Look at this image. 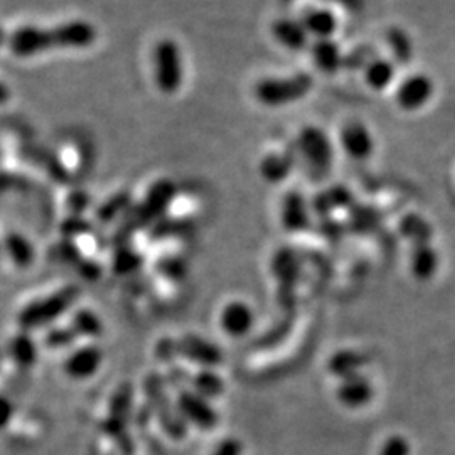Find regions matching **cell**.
I'll use <instances>...</instances> for the list:
<instances>
[{"instance_id": "f546056e", "label": "cell", "mask_w": 455, "mask_h": 455, "mask_svg": "<svg viewBox=\"0 0 455 455\" xmlns=\"http://www.w3.org/2000/svg\"><path fill=\"white\" fill-rule=\"evenodd\" d=\"M214 455H240V445L233 440H228L216 449Z\"/></svg>"}, {"instance_id": "7a4b0ae2", "label": "cell", "mask_w": 455, "mask_h": 455, "mask_svg": "<svg viewBox=\"0 0 455 455\" xmlns=\"http://www.w3.org/2000/svg\"><path fill=\"white\" fill-rule=\"evenodd\" d=\"M314 88L307 73H293L287 76H265L253 86V97L267 108H283L302 101Z\"/></svg>"}, {"instance_id": "4fadbf2b", "label": "cell", "mask_w": 455, "mask_h": 455, "mask_svg": "<svg viewBox=\"0 0 455 455\" xmlns=\"http://www.w3.org/2000/svg\"><path fill=\"white\" fill-rule=\"evenodd\" d=\"M307 52L312 66L325 76L338 75L346 63V54L342 52L341 44L336 39L312 41Z\"/></svg>"}, {"instance_id": "6da1fadb", "label": "cell", "mask_w": 455, "mask_h": 455, "mask_svg": "<svg viewBox=\"0 0 455 455\" xmlns=\"http://www.w3.org/2000/svg\"><path fill=\"white\" fill-rule=\"evenodd\" d=\"M295 157L302 161L310 176L323 178L334 165L336 144L323 127L306 125L297 133Z\"/></svg>"}, {"instance_id": "30bf717a", "label": "cell", "mask_w": 455, "mask_h": 455, "mask_svg": "<svg viewBox=\"0 0 455 455\" xmlns=\"http://www.w3.org/2000/svg\"><path fill=\"white\" fill-rule=\"evenodd\" d=\"M178 411L184 422L193 423L197 428L212 430L218 423V417L214 413L208 398L201 396L195 390H182L178 395Z\"/></svg>"}, {"instance_id": "603a6c76", "label": "cell", "mask_w": 455, "mask_h": 455, "mask_svg": "<svg viewBox=\"0 0 455 455\" xmlns=\"http://www.w3.org/2000/svg\"><path fill=\"white\" fill-rule=\"evenodd\" d=\"M387 43H388V49H390V58L400 65L402 60L408 61L411 56V41L410 36L402 29H391L390 34L387 36Z\"/></svg>"}, {"instance_id": "f1b7e54d", "label": "cell", "mask_w": 455, "mask_h": 455, "mask_svg": "<svg viewBox=\"0 0 455 455\" xmlns=\"http://www.w3.org/2000/svg\"><path fill=\"white\" fill-rule=\"evenodd\" d=\"M14 417V405L7 396H0V430H4Z\"/></svg>"}, {"instance_id": "8fae6325", "label": "cell", "mask_w": 455, "mask_h": 455, "mask_svg": "<svg viewBox=\"0 0 455 455\" xmlns=\"http://www.w3.org/2000/svg\"><path fill=\"white\" fill-rule=\"evenodd\" d=\"M364 84L374 92L383 93L395 88L398 83V65L390 56H373L363 65Z\"/></svg>"}, {"instance_id": "ba28073f", "label": "cell", "mask_w": 455, "mask_h": 455, "mask_svg": "<svg viewBox=\"0 0 455 455\" xmlns=\"http://www.w3.org/2000/svg\"><path fill=\"white\" fill-rule=\"evenodd\" d=\"M54 49L60 51H83L92 48L97 41V28L83 19L65 20L51 28Z\"/></svg>"}, {"instance_id": "5bb4252c", "label": "cell", "mask_w": 455, "mask_h": 455, "mask_svg": "<svg viewBox=\"0 0 455 455\" xmlns=\"http://www.w3.org/2000/svg\"><path fill=\"white\" fill-rule=\"evenodd\" d=\"M101 361H103L101 349L93 344H84L68 355L63 370L73 379H88L98 373Z\"/></svg>"}, {"instance_id": "5b68a950", "label": "cell", "mask_w": 455, "mask_h": 455, "mask_svg": "<svg viewBox=\"0 0 455 455\" xmlns=\"http://www.w3.org/2000/svg\"><path fill=\"white\" fill-rule=\"evenodd\" d=\"M393 90L396 107L407 114H417L432 103L437 86L428 73L415 71L398 80Z\"/></svg>"}, {"instance_id": "52a82bcc", "label": "cell", "mask_w": 455, "mask_h": 455, "mask_svg": "<svg viewBox=\"0 0 455 455\" xmlns=\"http://www.w3.org/2000/svg\"><path fill=\"white\" fill-rule=\"evenodd\" d=\"M338 147L353 163H366L376 152V137L370 125L361 120L346 122L338 135Z\"/></svg>"}, {"instance_id": "3957f363", "label": "cell", "mask_w": 455, "mask_h": 455, "mask_svg": "<svg viewBox=\"0 0 455 455\" xmlns=\"http://www.w3.org/2000/svg\"><path fill=\"white\" fill-rule=\"evenodd\" d=\"M152 75L157 90L172 97L180 93L184 76H186V66H184V54L180 44L171 39L164 37L157 41L152 51Z\"/></svg>"}, {"instance_id": "d4e9b609", "label": "cell", "mask_w": 455, "mask_h": 455, "mask_svg": "<svg viewBox=\"0 0 455 455\" xmlns=\"http://www.w3.org/2000/svg\"><path fill=\"white\" fill-rule=\"evenodd\" d=\"M437 268V253L422 244L420 250L413 255V272L419 278H427L432 275V272Z\"/></svg>"}, {"instance_id": "277c9868", "label": "cell", "mask_w": 455, "mask_h": 455, "mask_svg": "<svg viewBox=\"0 0 455 455\" xmlns=\"http://www.w3.org/2000/svg\"><path fill=\"white\" fill-rule=\"evenodd\" d=\"M78 295L80 291L75 285H68L65 289L49 293L43 299H36L20 310L17 323L22 331L51 325L75 306Z\"/></svg>"}, {"instance_id": "2e32d148", "label": "cell", "mask_w": 455, "mask_h": 455, "mask_svg": "<svg viewBox=\"0 0 455 455\" xmlns=\"http://www.w3.org/2000/svg\"><path fill=\"white\" fill-rule=\"evenodd\" d=\"M300 20L304 22L312 41L334 39L339 29V17L327 7H310L302 14Z\"/></svg>"}, {"instance_id": "4316f807", "label": "cell", "mask_w": 455, "mask_h": 455, "mask_svg": "<svg viewBox=\"0 0 455 455\" xmlns=\"http://www.w3.org/2000/svg\"><path fill=\"white\" fill-rule=\"evenodd\" d=\"M139 260L140 259L137 253H133L129 248H124L115 259V268H116V272H129L139 265Z\"/></svg>"}, {"instance_id": "9a60e30c", "label": "cell", "mask_w": 455, "mask_h": 455, "mask_svg": "<svg viewBox=\"0 0 455 455\" xmlns=\"http://www.w3.org/2000/svg\"><path fill=\"white\" fill-rule=\"evenodd\" d=\"M176 197V184L171 180H159L156 182L150 191L147 193L144 203L140 204V210H137V223L139 221H156L157 216H161L172 204Z\"/></svg>"}, {"instance_id": "83f0119b", "label": "cell", "mask_w": 455, "mask_h": 455, "mask_svg": "<svg viewBox=\"0 0 455 455\" xmlns=\"http://www.w3.org/2000/svg\"><path fill=\"white\" fill-rule=\"evenodd\" d=\"M379 455H410V443L402 437H391L385 442Z\"/></svg>"}, {"instance_id": "ac0fdd59", "label": "cell", "mask_w": 455, "mask_h": 455, "mask_svg": "<svg viewBox=\"0 0 455 455\" xmlns=\"http://www.w3.org/2000/svg\"><path fill=\"white\" fill-rule=\"evenodd\" d=\"M295 167V156L289 152H270L261 159L260 176L268 184H282L291 178Z\"/></svg>"}, {"instance_id": "ffe728a7", "label": "cell", "mask_w": 455, "mask_h": 455, "mask_svg": "<svg viewBox=\"0 0 455 455\" xmlns=\"http://www.w3.org/2000/svg\"><path fill=\"white\" fill-rule=\"evenodd\" d=\"M71 329L78 338L84 339H97L103 332L101 319L98 317L93 310L78 309L73 312L71 317Z\"/></svg>"}, {"instance_id": "e0dca14e", "label": "cell", "mask_w": 455, "mask_h": 455, "mask_svg": "<svg viewBox=\"0 0 455 455\" xmlns=\"http://www.w3.org/2000/svg\"><path fill=\"white\" fill-rule=\"evenodd\" d=\"M176 353L182 358L189 359L203 366H214L220 363L221 353L212 346V342L204 341L203 338L188 334L176 342Z\"/></svg>"}, {"instance_id": "4dcf8cb0", "label": "cell", "mask_w": 455, "mask_h": 455, "mask_svg": "<svg viewBox=\"0 0 455 455\" xmlns=\"http://www.w3.org/2000/svg\"><path fill=\"white\" fill-rule=\"evenodd\" d=\"M11 97H12V92H11L9 84L0 80V107L7 105L11 101Z\"/></svg>"}, {"instance_id": "d6986e66", "label": "cell", "mask_w": 455, "mask_h": 455, "mask_svg": "<svg viewBox=\"0 0 455 455\" xmlns=\"http://www.w3.org/2000/svg\"><path fill=\"white\" fill-rule=\"evenodd\" d=\"M280 214L285 229H302L309 223V203L304 199V196L292 191L283 197Z\"/></svg>"}, {"instance_id": "484cf974", "label": "cell", "mask_w": 455, "mask_h": 455, "mask_svg": "<svg viewBox=\"0 0 455 455\" xmlns=\"http://www.w3.org/2000/svg\"><path fill=\"white\" fill-rule=\"evenodd\" d=\"M78 339L75 331L69 327H49L44 338V346L49 349H65L73 346Z\"/></svg>"}, {"instance_id": "7c38bea8", "label": "cell", "mask_w": 455, "mask_h": 455, "mask_svg": "<svg viewBox=\"0 0 455 455\" xmlns=\"http://www.w3.org/2000/svg\"><path fill=\"white\" fill-rule=\"evenodd\" d=\"M255 324V312L243 300H231L221 309L220 325L231 339H242Z\"/></svg>"}, {"instance_id": "9c48e42d", "label": "cell", "mask_w": 455, "mask_h": 455, "mask_svg": "<svg viewBox=\"0 0 455 455\" xmlns=\"http://www.w3.org/2000/svg\"><path fill=\"white\" fill-rule=\"evenodd\" d=\"M270 36L280 48L291 52L309 51L312 44V37L300 17H276L270 26Z\"/></svg>"}, {"instance_id": "8992f818", "label": "cell", "mask_w": 455, "mask_h": 455, "mask_svg": "<svg viewBox=\"0 0 455 455\" xmlns=\"http://www.w3.org/2000/svg\"><path fill=\"white\" fill-rule=\"evenodd\" d=\"M7 49L19 60H33L54 51V41L51 29L36 24H24L9 33Z\"/></svg>"}, {"instance_id": "7402d4cb", "label": "cell", "mask_w": 455, "mask_h": 455, "mask_svg": "<svg viewBox=\"0 0 455 455\" xmlns=\"http://www.w3.org/2000/svg\"><path fill=\"white\" fill-rule=\"evenodd\" d=\"M11 358L20 368H31L37 359V346L36 342L28 336V332H20L11 339L9 344Z\"/></svg>"}, {"instance_id": "1f68e13d", "label": "cell", "mask_w": 455, "mask_h": 455, "mask_svg": "<svg viewBox=\"0 0 455 455\" xmlns=\"http://www.w3.org/2000/svg\"><path fill=\"white\" fill-rule=\"evenodd\" d=\"M7 37H9V34H5L0 29V48L7 46Z\"/></svg>"}, {"instance_id": "44dd1931", "label": "cell", "mask_w": 455, "mask_h": 455, "mask_svg": "<svg viewBox=\"0 0 455 455\" xmlns=\"http://www.w3.org/2000/svg\"><path fill=\"white\" fill-rule=\"evenodd\" d=\"M5 251L9 255V259L19 268H28L29 265H33L34 248L29 243V240L19 233H11L5 236Z\"/></svg>"}, {"instance_id": "cb8c5ba5", "label": "cell", "mask_w": 455, "mask_h": 455, "mask_svg": "<svg viewBox=\"0 0 455 455\" xmlns=\"http://www.w3.org/2000/svg\"><path fill=\"white\" fill-rule=\"evenodd\" d=\"M191 383H193V390H195L196 393H199L201 396L208 398V400H210L212 396L220 395L221 390H223V381H221V378H218L216 374L212 373V371H208V370L196 374Z\"/></svg>"}]
</instances>
